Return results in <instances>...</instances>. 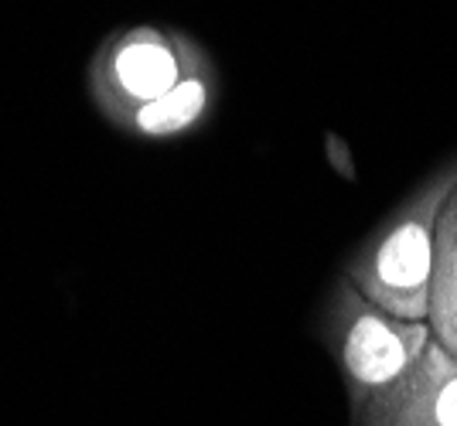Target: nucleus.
Returning a JSON list of instances; mask_svg holds the SVG:
<instances>
[{"label":"nucleus","mask_w":457,"mask_h":426,"mask_svg":"<svg viewBox=\"0 0 457 426\" xmlns=\"http://www.w3.org/2000/svg\"><path fill=\"white\" fill-rule=\"evenodd\" d=\"M188 76L178 41L157 31H130L113 38L93 65V89L99 106L120 119L123 110L134 117L140 106L168 96Z\"/></svg>","instance_id":"f257e3e1"},{"label":"nucleus","mask_w":457,"mask_h":426,"mask_svg":"<svg viewBox=\"0 0 457 426\" xmlns=\"http://www.w3.org/2000/svg\"><path fill=\"white\" fill-rule=\"evenodd\" d=\"M209 99V78L198 76V72H188L168 96L140 106L130 117V127L144 136H174L205 117Z\"/></svg>","instance_id":"20e7f679"},{"label":"nucleus","mask_w":457,"mask_h":426,"mask_svg":"<svg viewBox=\"0 0 457 426\" xmlns=\"http://www.w3.org/2000/svg\"><path fill=\"white\" fill-rule=\"evenodd\" d=\"M342 362L355 382L382 386V382H393L403 372L406 348H403L400 334L389 328L386 321L372 317V314H359L345 328Z\"/></svg>","instance_id":"f03ea898"},{"label":"nucleus","mask_w":457,"mask_h":426,"mask_svg":"<svg viewBox=\"0 0 457 426\" xmlns=\"http://www.w3.org/2000/svg\"><path fill=\"white\" fill-rule=\"evenodd\" d=\"M372 273L386 291H417L430 273V235L420 222H403L382 239Z\"/></svg>","instance_id":"7ed1b4c3"},{"label":"nucleus","mask_w":457,"mask_h":426,"mask_svg":"<svg viewBox=\"0 0 457 426\" xmlns=\"http://www.w3.org/2000/svg\"><path fill=\"white\" fill-rule=\"evenodd\" d=\"M437 420H440V426H457V379L440 392Z\"/></svg>","instance_id":"39448f33"}]
</instances>
